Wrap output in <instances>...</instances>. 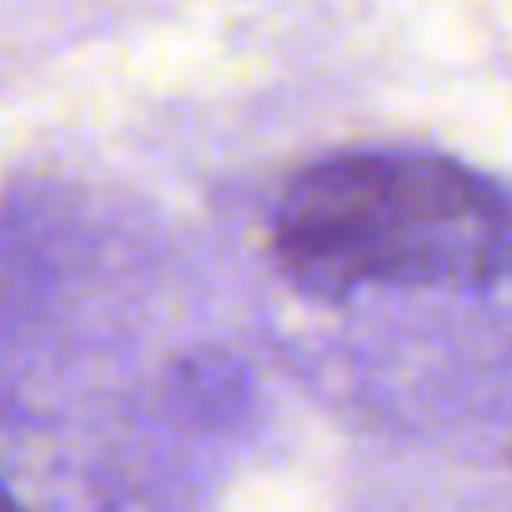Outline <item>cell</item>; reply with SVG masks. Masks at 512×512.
Listing matches in <instances>:
<instances>
[{"instance_id":"6da1fadb","label":"cell","mask_w":512,"mask_h":512,"mask_svg":"<svg viewBox=\"0 0 512 512\" xmlns=\"http://www.w3.org/2000/svg\"><path fill=\"white\" fill-rule=\"evenodd\" d=\"M502 186L432 151H347L307 166L272 211V251L312 297L492 287L507 272Z\"/></svg>"},{"instance_id":"7a4b0ae2","label":"cell","mask_w":512,"mask_h":512,"mask_svg":"<svg viewBox=\"0 0 512 512\" xmlns=\"http://www.w3.org/2000/svg\"><path fill=\"white\" fill-rule=\"evenodd\" d=\"M0 512H21V507H16V497L6 492V482H0Z\"/></svg>"}]
</instances>
